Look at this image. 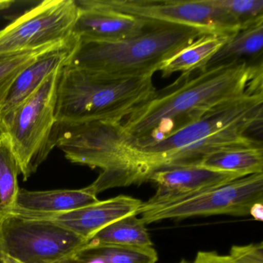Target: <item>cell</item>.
Instances as JSON below:
<instances>
[{"mask_svg": "<svg viewBox=\"0 0 263 263\" xmlns=\"http://www.w3.org/2000/svg\"><path fill=\"white\" fill-rule=\"evenodd\" d=\"M262 68L238 62L182 73L121 121L124 132L134 147L161 141L221 103L263 92Z\"/></svg>", "mask_w": 263, "mask_h": 263, "instance_id": "cell-1", "label": "cell"}, {"mask_svg": "<svg viewBox=\"0 0 263 263\" xmlns=\"http://www.w3.org/2000/svg\"><path fill=\"white\" fill-rule=\"evenodd\" d=\"M263 92L221 103L195 122L156 142L135 147L154 171L171 166L197 165L218 151L239 147H262L248 135L262 124Z\"/></svg>", "mask_w": 263, "mask_h": 263, "instance_id": "cell-2", "label": "cell"}, {"mask_svg": "<svg viewBox=\"0 0 263 263\" xmlns=\"http://www.w3.org/2000/svg\"><path fill=\"white\" fill-rule=\"evenodd\" d=\"M209 32L150 21L136 36L112 43L80 41L68 65L110 79L153 76L164 62Z\"/></svg>", "mask_w": 263, "mask_h": 263, "instance_id": "cell-3", "label": "cell"}, {"mask_svg": "<svg viewBox=\"0 0 263 263\" xmlns=\"http://www.w3.org/2000/svg\"><path fill=\"white\" fill-rule=\"evenodd\" d=\"M53 142L70 162L101 169L90 184L96 195L144 182L153 172L144 155L132 145L121 121L56 124Z\"/></svg>", "mask_w": 263, "mask_h": 263, "instance_id": "cell-4", "label": "cell"}, {"mask_svg": "<svg viewBox=\"0 0 263 263\" xmlns=\"http://www.w3.org/2000/svg\"><path fill=\"white\" fill-rule=\"evenodd\" d=\"M152 77L99 78L67 64L58 82L57 124L122 121L156 90Z\"/></svg>", "mask_w": 263, "mask_h": 263, "instance_id": "cell-5", "label": "cell"}, {"mask_svg": "<svg viewBox=\"0 0 263 263\" xmlns=\"http://www.w3.org/2000/svg\"><path fill=\"white\" fill-rule=\"evenodd\" d=\"M64 67L49 75L28 98L0 116V138L10 146L24 181L55 147L57 92Z\"/></svg>", "mask_w": 263, "mask_h": 263, "instance_id": "cell-6", "label": "cell"}, {"mask_svg": "<svg viewBox=\"0 0 263 263\" xmlns=\"http://www.w3.org/2000/svg\"><path fill=\"white\" fill-rule=\"evenodd\" d=\"M262 201L263 173L254 174L179 198L156 203L145 201L138 215L145 224L195 216H245Z\"/></svg>", "mask_w": 263, "mask_h": 263, "instance_id": "cell-7", "label": "cell"}, {"mask_svg": "<svg viewBox=\"0 0 263 263\" xmlns=\"http://www.w3.org/2000/svg\"><path fill=\"white\" fill-rule=\"evenodd\" d=\"M87 241L48 219L10 214L0 220V247L22 263H55L82 249Z\"/></svg>", "mask_w": 263, "mask_h": 263, "instance_id": "cell-8", "label": "cell"}, {"mask_svg": "<svg viewBox=\"0 0 263 263\" xmlns=\"http://www.w3.org/2000/svg\"><path fill=\"white\" fill-rule=\"evenodd\" d=\"M78 17L74 0H47L0 30V56L33 51L73 36Z\"/></svg>", "mask_w": 263, "mask_h": 263, "instance_id": "cell-9", "label": "cell"}, {"mask_svg": "<svg viewBox=\"0 0 263 263\" xmlns=\"http://www.w3.org/2000/svg\"><path fill=\"white\" fill-rule=\"evenodd\" d=\"M103 7L144 21L230 35L240 30L235 20L214 0H98Z\"/></svg>", "mask_w": 263, "mask_h": 263, "instance_id": "cell-10", "label": "cell"}, {"mask_svg": "<svg viewBox=\"0 0 263 263\" xmlns=\"http://www.w3.org/2000/svg\"><path fill=\"white\" fill-rule=\"evenodd\" d=\"M78 17L73 35L80 41L112 43L141 33L150 21L103 7L98 0H74Z\"/></svg>", "mask_w": 263, "mask_h": 263, "instance_id": "cell-11", "label": "cell"}, {"mask_svg": "<svg viewBox=\"0 0 263 263\" xmlns=\"http://www.w3.org/2000/svg\"><path fill=\"white\" fill-rule=\"evenodd\" d=\"M241 178L237 174L218 172L199 165L171 166L154 171L147 181L157 186L147 202L156 203L179 198L208 187Z\"/></svg>", "mask_w": 263, "mask_h": 263, "instance_id": "cell-12", "label": "cell"}, {"mask_svg": "<svg viewBox=\"0 0 263 263\" xmlns=\"http://www.w3.org/2000/svg\"><path fill=\"white\" fill-rule=\"evenodd\" d=\"M143 201L128 195H118L48 219L74 232L88 241L95 234L117 220L138 215Z\"/></svg>", "mask_w": 263, "mask_h": 263, "instance_id": "cell-13", "label": "cell"}, {"mask_svg": "<svg viewBox=\"0 0 263 263\" xmlns=\"http://www.w3.org/2000/svg\"><path fill=\"white\" fill-rule=\"evenodd\" d=\"M90 186L80 189L27 191L20 189L10 214L29 218H50L99 201Z\"/></svg>", "mask_w": 263, "mask_h": 263, "instance_id": "cell-14", "label": "cell"}, {"mask_svg": "<svg viewBox=\"0 0 263 263\" xmlns=\"http://www.w3.org/2000/svg\"><path fill=\"white\" fill-rule=\"evenodd\" d=\"M79 44L73 35L62 44L50 47L38 56L16 77L10 87L5 102L0 110V116L14 108L33 93L44 80L69 64Z\"/></svg>", "mask_w": 263, "mask_h": 263, "instance_id": "cell-15", "label": "cell"}, {"mask_svg": "<svg viewBox=\"0 0 263 263\" xmlns=\"http://www.w3.org/2000/svg\"><path fill=\"white\" fill-rule=\"evenodd\" d=\"M262 47L263 21H261L240 29L231 34L202 70L232 63L243 62L250 65L263 64Z\"/></svg>", "mask_w": 263, "mask_h": 263, "instance_id": "cell-16", "label": "cell"}, {"mask_svg": "<svg viewBox=\"0 0 263 263\" xmlns=\"http://www.w3.org/2000/svg\"><path fill=\"white\" fill-rule=\"evenodd\" d=\"M230 35L208 33L198 38L164 62L159 71L162 73L163 78H167L176 72L189 73L202 69Z\"/></svg>", "mask_w": 263, "mask_h": 263, "instance_id": "cell-17", "label": "cell"}, {"mask_svg": "<svg viewBox=\"0 0 263 263\" xmlns=\"http://www.w3.org/2000/svg\"><path fill=\"white\" fill-rule=\"evenodd\" d=\"M197 165L241 177L263 173V147H239L218 151L203 158Z\"/></svg>", "mask_w": 263, "mask_h": 263, "instance_id": "cell-18", "label": "cell"}, {"mask_svg": "<svg viewBox=\"0 0 263 263\" xmlns=\"http://www.w3.org/2000/svg\"><path fill=\"white\" fill-rule=\"evenodd\" d=\"M145 226L138 215L124 217L101 229L86 246L154 247Z\"/></svg>", "mask_w": 263, "mask_h": 263, "instance_id": "cell-19", "label": "cell"}, {"mask_svg": "<svg viewBox=\"0 0 263 263\" xmlns=\"http://www.w3.org/2000/svg\"><path fill=\"white\" fill-rule=\"evenodd\" d=\"M19 164L6 140L0 138V220L10 215L18 193Z\"/></svg>", "mask_w": 263, "mask_h": 263, "instance_id": "cell-20", "label": "cell"}, {"mask_svg": "<svg viewBox=\"0 0 263 263\" xmlns=\"http://www.w3.org/2000/svg\"><path fill=\"white\" fill-rule=\"evenodd\" d=\"M83 251L101 258L106 263H156L155 248L128 246H84Z\"/></svg>", "mask_w": 263, "mask_h": 263, "instance_id": "cell-21", "label": "cell"}, {"mask_svg": "<svg viewBox=\"0 0 263 263\" xmlns=\"http://www.w3.org/2000/svg\"><path fill=\"white\" fill-rule=\"evenodd\" d=\"M52 47L33 51L0 56V110L5 102L10 87L16 77L27 66L33 63L39 55Z\"/></svg>", "mask_w": 263, "mask_h": 263, "instance_id": "cell-22", "label": "cell"}, {"mask_svg": "<svg viewBox=\"0 0 263 263\" xmlns=\"http://www.w3.org/2000/svg\"><path fill=\"white\" fill-rule=\"evenodd\" d=\"M235 20L240 29L263 21V0H214Z\"/></svg>", "mask_w": 263, "mask_h": 263, "instance_id": "cell-23", "label": "cell"}, {"mask_svg": "<svg viewBox=\"0 0 263 263\" xmlns=\"http://www.w3.org/2000/svg\"><path fill=\"white\" fill-rule=\"evenodd\" d=\"M221 258L224 263H263V243L232 246Z\"/></svg>", "mask_w": 263, "mask_h": 263, "instance_id": "cell-24", "label": "cell"}, {"mask_svg": "<svg viewBox=\"0 0 263 263\" xmlns=\"http://www.w3.org/2000/svg\"><path fill=\"white\" fill-rule=\"evenodd\" d=\"M55 263H106L101 258L80 249L78 252L59 260Z\"/></svg>", "mask_w": 263, "mask_h": 263, "instance_id": "cell-25", "label": "cell"}, {"mask_svg": "<svg viewBox=\"0 0 263 263\" xmlns=\"http://www.w3.org/2000/svg\"><path fill=\"white\" fill-rule=\"evenodd\" d=\"M187 263H224L221 258V255L213 251H202L198 252L195 259Z\"/></svg>", "mask_w": 263, "mask_h": 263, "instance_id": "cell-26", "label": "cell"}, {"mask_svg": "<svg viewBox=\"0 0 263 263\" xmlns=\"http://www.w3.org/2000/svg\"><path fill=\"white\" fill-rule=\"evenodd\" d=\"M250 215L257 221H262L263 205L262 203H258L252 208Z\"/></svg>", "mask_w": 263, "mask_h": 263, "instance_id": "cell-27", "label": "cell"}, {"mask_svg": "<svg viewBox=\"0 0 263 263\" xmlns=\"http://www.w3.org/2000/svg\"><path fill=\"white\" fill-rule=\"evenodd\" d=\"M13 4L14 1L11 0H0V11L10 8Z\"/></svg>", "mask_w": 263, "mask_h": 263, "instance_id": "cell-28", "label": "cell"}, {"mask_svg": "<svg viewBox=\"0 0 263 263\" xmlns=\"http://www.w3.org/2000/svg\"><path fill=\"white\" fill-rule=\"evenodd\" d=\"M3 263H22L21 261H17V260L14 259V258H11V257L8 256V255H4V260H3Z\"/></svg>", "mask_w": 263, "mask_h": 263, "instance_id": "cell-29", "label": "cell"}, {"mask_svg": "<svg viewBox=\"0 0 263 263\" xmlns=\"http://www.w3.org/2000/svg\"><path fill=\"white\" fill-rule=\"evenodd\" d=\"M3 260H4V253H3L1 247H0V263H3Z\"/></svg>", "mask_w": 263, "mask_h": 263, "instance_id": "cell-30", "label": "cell"}, {"mask_svg": "<svg viewBox=\"0 0 263 263\" xmlns=\"http://www.w3.org/2000/svg\"><path fill=\"white\" fill-rule=\"evenodd\" d=\"M187 262H189V261H186V260L182 259V260H181V261H180L179 262H177V263H187Z\"/></svg>", "mask_w": 263, "mask_h": 263, "instance_id": "cell-31", "label": "cell"}]
</instances>
